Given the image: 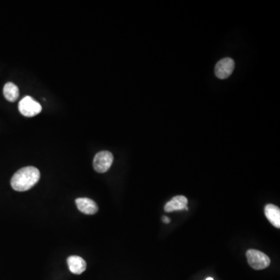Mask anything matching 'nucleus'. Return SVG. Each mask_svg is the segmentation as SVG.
<instances>
[{
  "label": "nucleus",
  "instance_id": "obj_9",
  "mask_svg": "<svg viewBox=\"0 0 280 280\" xmlns=\"http://www.w3.org/2000/svg\"><path fill=\"white\" fill-rule=\"evenodd\" d=\"M265 214L269 221L277 228L280 227V209L275 205L269 204L265 207Z\"/></svg>",
  "mask_w": 280,
  "mask_h": 280
},
{
  "label": "nucleus",
  "instance_id": "obj_2",
  "mask_svg": "<svg viewBox=\"0 0 280 280\" xmlns=\"http://www.w3.org/2000/svg\"><path fill=\"white\" fill-rule=\"evenodd\" d=\"M249 266L254 270H262L269 267L271 263L270 258L263 252L251 249L246 253Z\"/></svg>",
  "mask_w": 280,
  "mask_h": 280
},
{
  "label": "nucleus",
  "instance_id": "obj_8",
  "mask_svg": "<svg viewBox=\"0 0 280 280\" xmlns=\"http://www.w3.org/2000/svg\"><path fill=\"white\" fill-rule=\"evenodd\" d=\"M67 263L70 272L76 275H80L87 269V263L80 256H70L68 258Z\"/></svg>",
  "mask_w": 280,
  "mask_h": 280
},
{
  "label": "nucleus",
  "instance_id": "obj_10",
  "mask_svg": "<svg viewBox=\"0 0 280 280\" xmlns=\"http://www.w3.org/2000/svg\"><path fill=\"white\" fill-rule=\"evenodd\" d=\"M19 88L12 83H7L4 86L3 94L5 99L9 102H14L19 98Z\"/></svg>",
  "mask_w": 280,
  "mask_h": 280
},
{
  "label": "nucleus",
  "instance_id": "obj_5",
  "mask_svg": "<svg viewBox=\"0 0 280 280\" xmlns=\"http://www.w3.org/2000/svg\"><path fill=\"white\" fill-rule=\"evenodd\" d=\"M234 69V62L231 58H225L217 62L215 67V74L219 79L228 78Z\"/></svg>",
  "mask_w": 280,
  "mask_h": 280
},
{
  "label": "nucleus",
  "instance_id": "obj_4",
  "mask_svg": "<svg viewBox=\"0 0 280 280\" xmlns=\"http://www.w3.org/2000/svg\"><path fill=\"white\" fill-rule=\"evenodd\" d=\"M114 156L112 152L101 151L98 152L94 159V168L98 173H105L110 169L113 163Z\"/></svg>",
  "mask_w": 280,
  "mask_h": 280
},
{
  "label": "nucleus",
  "instance_id": "obj_11",
  "mask_svg": "<svg viewBox=\"0 0 280 280\" xmlns=\"http://www.w3.org/2000/svg\"><path fill=\"white\" fill-rule=\"evenodd\" d=\"M162 220H163V223H165V224H169V223H170V219H169L168 217L166 216H163Z\"/></svg>",
  "mask_w": 280,
  "mask_h": 280
},
{
  "label": "nucleus",
  "instance_id": "obj_6",
  "mask_svg": "<svg viewBox=\"0 0 280 280\" xmlns=\"http://www.w3.org/2000/svg\"><path fill=\"white\" fill-rule=\"evenodd\" d=\"M76 204L79 210L84 214L94 215L98 213V205L92 199L88 198H79L76 200Z\"/></svg>",
  "mask_w": 280,
  "mask_h": 280
},
{
  "label": "nucleus",
  "instance_id": "obj_3",
  "mask_svg": "<svg viewBox=\"0 0 280 280\" xmlns=\"http://www.w3.org/2000/svg\"><path fill=\"white\" fill-rule=\"evenodd\" d=\"M19 111L25 117H34L42 111V107L31 97L23 98L19 103Z\"/></svg>",
  "mask_w": 280,
  "mask_h": 280
},
{
  "label": "nucleus",
  "instance_id": "obj_1",
  "mask_svg": "<svg viewBox=\"0 0 280 280\" xmlns=\"http://www.w3.org/2000/svg\"><path fill=\"white\" fill-rule=\"evenodd\" d=\"M41 174L34 167H25L15 173L11 179V186L16 192H25L34 187L40 180Z\"/></svg>",
  "mask_w": 280,
  "mask_h": 280
},
{
  "label": "nucleus",
  "instance_id": "obj_12",
  "mask_svg": "<svg viewBox=\"0 0 280 280\" xmlns=\"http://www.w3.org/2000/svg\"><path fill=\"white\" fill-rule=\"evenodd\" d=\"M206 280H213V279L212 278V277H209V278L206 279Z\"/></svg>",
  "mask_w": 280,
  "mask_h": 280
},
{
  "label": "nucleus",
  "instance_id": "obj_7",
  "mask_svg": "<svg viewBox=\"0 0 280 280\" xmlns=\"http://www.w3.org/2000/svg\"><path fill=\"white\" fill-rule=\"evenodd\" d=\"M188 199L184 195H177L165 205L164 210L167 213L186 209L188 210Z\"/></svg>",
  "mask_w": 280,
  "mask_h": 280
}]
</instances>
